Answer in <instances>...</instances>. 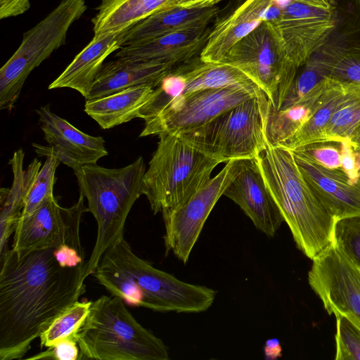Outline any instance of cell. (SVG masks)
Returning <instances> with one entry per match:
<instances>
[{"label":"cell","mask_w":360,"mask_h":360,"mask_svg":"<svg viewBox=\"0 0 360 360\" xmlns=\"http://www.w3.org/2000/svg\"><path fill=\"white\" fill-rule=\"evenodd\" d=\"M330 78L344 83H360V41L348 49Z\"/></svg>","instance_id":"cell-36"},{"label":"cell","mask_w":360,"mask_h":360,"mask_svg":"<svg viewBox=\"0 0 360 360\" xmlns=\"http://www.w3.org/2000/svg\"><path fill=\"white\" fill-rule=\"evenodd\" d=\"M333 244L360 269V215L336 220Z\"/></svg>","instance_id":"cell-33"},{"label":"cell","mask_w":360,"mask_h":360,"mask_svg":"<svg viewBox=\"0 0 360 360\" xmlns=\"http://www.w3.org/2000/svg\"><path fill=\"white\" fill-rule=\"evenodd\" d=\"M25 153L22 149L16 150L9 160L13 180L10 188L0 190V255L8 250V240L14 233L16 222L25 205L30 189L41 169V162L34 159L26 169L23 168Z\"/></svg>","instance_id":"cell-25"},{"label":"cell","mask_w":360,"mask_h":360,"mask_svg":"<svg viewBox=\"0 0 360 360\" xmlns=\"http://www.w3.org/2000/svg\"><path fill=\"white\" fill-rule=\"evenodd\" d=\"M350 85L351 83L340 82L330 78L326 98L321 105L290 140L280 146L294 150L310 143L320 141L324 129L343 101Z\"/></svg>","instance_id":"cell-29"},{"label":"cell","mask_w":360,"mask_h":360,"mask_svg":"<svg viewBox=\"0 0 360 360\" xmlns=\"http://www.w3.org/2000/svg\"><path fill=\"white\" fill-rule=\"evenodd\" d=\"M211 28L182 30L122 46L115 56L165 63L173 68L200 56Z\"/></svg>","instance_id":"cell-20"},{"label":"cell","mask_w":360,"mask_h":360,"mask_svg":"<svg viewBox=\"0 0 360 360\" xmlns=\"http://www.w3.org/2000/svg\"><path fill=\"white\" fill-rule=\"evenodd\" d=\"M158 136L142 188L155 214L187 200L211 179L220 164L177 135L164 133Z\"/></svg>","instance_id":"cell-6"},{"label":"cell","mask_w":360,"mask_h":360,"mask_svg":"<svg viewBox=\"0 0 360 360\" xmlns=\"http://www.w3.org/2000/svg\"><path fill=\"white\" fill-rule=\"evenodd\" d=\"M359 130L360 83H351L343 101L324 129L321 141H349Z\"/></svg>","instance_id":"cell-30"},{"label":"cell","mask_w":360,"mask_h":360,"mask_svg":"<svg viewBox=\"0 0 360 360\" xmlns=\"http://www.w3.org/2000/svg\"><path fill=\"white\" fill-rule=\"evenodd\" d=\"M330 78L318 84L298 102L276 110L269 102L266 117V136L272 145L290 140L324 101Z\"/></svg>","instance_id":"cell-28"},{"label":"cell","mask_w":360,"mask_h":360,"mask_svg":"<svg viewBox=\"0 0 360 360\" xmlns=\"http://www.w3.org/2000/svg\"><path fill=\"white\" fill-rule=\"evenodd\" d=\"M292 151L303 176L336 220L360 215V179L352 181L341 169L324 167Z\"/></svg>","instance_id":"cell-19"},{"label":"cell","mask_w":360,"mask_h":360,"mask_svg":"<svg viewBox=\"0 0 360 360\" xmlns=\"http://www.w3.org/2000/svg\"><path fill=\"white\" fill-rule=\"evenodd\" d=\"M350 22L339 8L334 27L298 69L279 109L298 102L318 84L330 77L348 49L356 42L354 27Z\"/></svg>","instance_id":"cell-16"},{"label":"cell","mask_w":360,"mask_h":360,"mask_svg":"<svg viewBox=\"0 0 360 360\" xmlns=\"http://www.w3.org/2000/svg\"><path fill=\"white\" fill-rule=\"evenodd\" d=\"M241 160H232L203 186L179 205L162 212L167 252L184 264L188 261L203 226L220 197L238 173Z\"/></svg>","instance_id":"cell-11"},{"label":"cell","mask_w":360,"mask_h":360,"mask_svg":"<svg viewBox=\"0 0 360 360\" xmlns=\"http://www.w3.org/2000/svg\"><path fill=\"white\" fill-rule=\"evenodd\" d=\"M255 159L297 248L312 260L333 243L335 218L303 176L291 150L268 140Z\"/></svg>","instance_id":"cell-2"},{"label":"cell","mask_w":360,"mask_h":360,"mask_svg":"<svg viewBox=\"0 0 360 360\" xmlns=\"http://www.w3.org/2000/svg\"><path fill=\"white\" fill-rule=\"evenodd\" d=\"M224 195L236 202L268 237H274L284 221L255 158L241 160L240 169Z\"/></svg>","instance_id":"cell-18"},{"label":"cell","mask_w":360,"mask_h":360,"mask_svg":"<svg viewBox=\"0 0 360 360\" xmlns=\"http://www.w3.org/2000/svg\"><path fill=\"white\" fill-rule=\"evenodd\" d=\"M264 355L266 359H276L281 356L282 349L279 340L271 338L266 341L264 345Z\"/></svg>","instance_id":"cell-41"},{"label":"cell","mask_w":360,"mask_h":360,"mask_svg":"<svg viewBox=\"0 0 360 360\" xmlns=\"http://www.w3.org/2000/svg\"><path fill=\"white\" fill-rule=\"evenodd\" d=\"M349 141L356 149L360 151V130Z\"/></svg>","instance_id":"cell-43"},{"label":"cell","mask_w":360,"mask_h":360,"mask_svg":"<svg viewBox=\"0 0 360 360\" xmlns=\"http://www.w3.org/2000/svg\"><path fill=\"white\" fill-rule=\"evenodd\" d=\"M92 275L111 295L155 311L191 313L201 297L200 285L155 268L132 251L124 236L104 252Z\"/></svg>","instance_id":"cell-3"},{"label":"cell","mask_w":360,"mask_h":360,"mask_svg":"<svg viewBox=\"0 0 360 360\" xmlns=\"http://www.w3.org/2000/svg\"><path fill=\"white\" fill-rule=\"evenodd\" d=\"M359 1H360V0H359Z\"/></svg>","instance_id":"cell-45"},{"label":"cell","mask_w":360,"mask_h":360,"mask_svg":"<svg viewBox=\"0 0 360 360\" xmlns=\"http://www.w3.org/2000/svg\"><path fill=\"white\" fill-rule=\"evenodd\" d=\"M218 12L219 8L214 6L195 8L176 6L156 13L128 30L123 46L182 30L206 27Z\"/></svg>","instance_id":"cell-24"},{"label":"cell","mask_w":360,"mask_h":360,"mask_svg":"<svg viewBox=\"0 0 360 360\" xmlns=\"http://www.w3.org/2000/svg\"><path fill=\"white\" fill-rule=\"evenodd\" d=\"M92 301H77L58 316L39 335L40 347H49L65 339H74L86 318Z\"/></svg>","instance_id":"cell-31"},{"label":"cell","mask_w":360,"mask_h":360,"mask_svg":"<svg viewBox=\"0 0 360 360\" xmlns=\"http://www.w3.org/2000/svg\"><path fill=\"white\" fill-rule=\"evenodd\" d=\"M79 349L76 340L68 338L58 342L28 359L77 360L79 359Z\"/></svg>","instance_id":"cell-37"},{"label":"cell","mask_w":360,"mask_h":360,"mask_svg":"<svg viewBox=\"0 0 360 360\" xmlns=\"http://www.w3.org/2000/svg\"><path fill=\"white\" fill-rule=\"evenodd\" d=\"M269 100L254 96L195 129L179 134L185 142L220 163L256 158L265 148Z\"/></svg>","instance_id":"cell-7"},{"label":"cell","mask_w":360,"mask_h":360,"mask_svg":"<svg viewBox=\"0 0 360 360\" xmlns=\"http://www.w3.org/2000/svg\"><path fill=\"white\" fill-rule=\"evenodd\" d=\"M56 248V247H55ZM55 248L1 257L0 359H20L32 342L86 292V262L63 267Z\"/></svg>","instance_id":"cell-1"},{"label":"cell","mask_w":360,"mask_h":360,"mask_svg":"<svg viewBox=\"0 0 360 360\" xmlns=\"http://www.w3.org/2000/svg\"><path fill=\"white\" fill-rule=\"evenodd\" d=\"M340 0H276L275 12L266 19L283 53L286 86L298 69L334 27Z\"/></svg>","instance_id":"cell-9"},{"label":"cell","mask_w":360,"mask_h":360,"mask_svg":"<svg viewBox=\"0 0 360 360\" xmlns=\"http://www.w3.org/2000/svg\"><path fill=\"white\" fill-rule=\"evenodd\" d=\"M340 169L352 181H357L360 179L358 150L348 140L342 141Z\"/></svg>","instance_id":"cell-38"},{"label":"cell","mask_w":360,"mask_h":360,"mask_svg":"<svg viewBox=\"0 0 360 360\" xmlns=\"http://www.w3.org/2000/svg\"><path fill=\"white\" fill-rule=\"evenodd\" d=\"M53 255L63 267H76L84 263L85 257L75 249L67 244H61L54 248Z\"/></svg>","instance_id":"cell-39"},{"label":"cell","mask_w":360,"mask_h":360,"mask_svg":"<svg viewBox=\"0 0 360 360\" xmlns=\"http://www.w3.org/2000/svg\"><path fill=\"white\" fill-rule=\"evenodd\" d=\"M30 7V0H0V19L20 15Z\"/></svg>","instance_id":"cell-40"},{"label":"cell","mask_w":360,"mask_h":360,"mask_svg":"<svg viewBox=\"0 0 360 360\" xmlns=\"http://www.w3.org/2000/svg\"><path fill=\"white\" fill-rule=\"evenodd\" d=\"M248 76L278 110L286 95L287 65L278 39L264 20L219 61Z\"/></svg>","instance_id":"cell-10"},{"label":"cell","mask_w":360,"mask_h":360,"mask_svg":"<svg viewBox=\"0 0 360 360\" xmlns=\"http://www.w3.org/2000/svg\"><path fill=\"white\" fill-rule=\"evenodd\" d=\"M222 0H176V6L184 8H206L215 6Z\"/></svg>","instance_id":"cell-42"},{"label":"cell","mask_w":360,"mask_h":360,"mask_svg":"<svg viewBox=\"0 0 360 360\" xmlns=\"http://www.w3.org/2000/svg\"><path fill=\"white\" fill-rule=\"evenodd\" d=\"M131 27L94 36L63 72L49 84V89L70 88L77 91L86 98L105 60L123 46L124 37Z\"/></svg>","instance_id":"cell-22"},{"label":"cell","mask_w":360,"mask_h":360,"mask_svg":"<svg viewBox=\"0 0 360 360\" xmlns=\"http://www.w3.org/2000/svg\"><path fill=\"white\" fill-rule=\"evenodd\" d=\"M172 68L162 63L117 58L103 65L85 99L99 98L138 85L155 87Z\"/></svg>","instance_id":"cell-23"},{"label":"cell","mask_w":360,"mask_h":360,"mask_svg":"<svg viewBox=\"0 0 360 360\" xmlns=\"http://www.w3.org/2000/svg\"><path fill=\"white\" fill-rule=\"evenodd\" d=\"M79 359L168 360L167 347L143 327L116 296L102 295L75 335Z\"/></svg>","instance_id":"cell-5"},{"label":"cell","mask_w":360,"mask_h":360,"mask_svg":"<svg viewBox=\"0 0 360 360\" xmlns=\"http://www.w3.org/2000/svg\"><path fill=\"white\" fill-rule=\"evenodd\" d=\"M44 165L37 173L26 198L20 216L27 215L46 200L53 197L56 171L60 163L55 157L47 156Z\"/></svg>","instance_id":"cell-32"},{"label":"cell","mask_w":360,"mask_h":360,"mask_svg":"<svg viewBox=\"0 0 360 360\" xmlns=\"http://www.w3.org/2000/svg\"><path fill=\"white\" fill-rule=\"evenodd\" d=\"M335 360H360V328L348 318L335 315Z\"/></svg>","instance_id":"cell-34"},{"label":"cell","mask_w":360,"mask_h":360,"mask_svg":"<svg viewBox=\"0 0 360 360\" xmlns=\"http://www.w3.org/2000/svg\"><path fill=\"white\" fill-rule=\"evenodd\" d=\"M155 86L142 84L127 88L96 99L86 100L84 112L103 129L140 117V110L148 102Z\"/></svg>","instance_id":"cell-26"},{"label":"cell","mask_w":360,"mask_h":360,"mask_svg":"<svg viewBox=\"0 0 360 360\" xmlns=\"http://www.w3.org/2000/svg\"><path fill=\"white\" fill-rule=\"evenodd\" d=\"M308 282L328 314L360 328V269L333 243L312 259Z\"/></svg>","instance_id":"cell-14"},{"label":"cell","mask_w":360,"mask_h":360,"mask_svg":"<svg viewBox=\"0 0 360 360\" xmlns=\"http://www.w3.org/2000/svg\"><path fill=\"white\" fill-rule=\"evenodd\" d=\"M264 95L237 86L193 92L174 100L156 116L145 121L140 136L185 133L203 126L250 98Z\"/></svg>","instance_id":"cell-13"},{"label":"cell","mask_w":360,"mask_h":360,"mask_svg":"<svg viewBox=\"0 0 360 360\" xmlns=\"http://www.w3.org/2000/svg\"><path fill=\"white\" fill-rule=\"evenodd\" d=\"M84 200L80 193L76 203L63 207L53 196L32 213L20 216L15 224L12 249L32 251L67 244L85 257L80 239L82 218L88 212Z\"/></svg>","instance_id":"cell-12"},{"label":"cell","mask_w":360,"mask_h":360,"mask_svg":"<svg viewBox=\"0 0 360 360\" xmlns=\"http://www.w3.org/2000/svg\"><path fill=\"white\" fill-rule=\"evenodd\" d=\"M358 157H359V164H360V151L359 150H358ZM359 172H360V169H359Z\"/></svg>","instance_id":"cell-44"},{"label":"cell","mask_w":360,"mask_h":360,"mask_svg":"<svg viewBox=\"0 0 360 360\" xmlns=\"http://www.w3.org/2000/svg\"><path fill=\"white\" fill-rule=\"evenodd\" d=\"M342 141H321L310 143L294 150L307 159L329 169L341 168Z\"/></svg>","instance_id":"cell-35"},{"label":"cell","mask_w":360,"mask_h":360,"mask_svg":"<svg viewBox=\"0 0 360 360\" xmlns=\"http://www.w3.org/2000/svg\"><path fill=\"white\" fill-rule=\"evenodd\" d=\"M276 0H245L218 20L211 28L200 58L205 62H219L227 52L264 20Z\"/></svg>","instance_id":"cell-21"},{"label":"cell","mask_w":360,"mask_h":360,"mask_svg":"<svg viewBox=\"0 0 360 360\" xmlns=\"http://www.w3.org/2000/svg\"><path fill=\"white\" fill-rule=\"evenodd\" d=\"M234 86L265 94L238 68L221 62H205L200 56L173 67L163 79L164 91L172 101L195 91Z\"/></svg>","instance_id":"cell-17"},{"label":"cell","mask_w":360,"mask_h":360,"mask_svg":"<svg viewBox=\"0 0 360 360\" xmlns=\"http://www.w3.org/2000/svg\"><path fill=\"white\" fill-rule=\"evenodd\" d=\"M86 10L84 0H60L23 34L19 47L0 70V110L13 109L30 72L65 44L70 27Z\"/></svg>","instance_id":"cell-8"},{"label":"cell","mask_w":360,"mask_h":360,"mask_svg":"<svg viewBox=\"0 0 360 360\" xmlns=\"http://www.w3.org/2000/svg\"><path fill=\"white\" fill-rule=\"evenodd\" d=\"M176 6V0H102L91 19L94 36L131 27L160 11Z\"/></svg>","instance_id":"cell-27"},{"label":"cell","mask_w":360,"mask_h":360,"mask_svg":"<svg viewBox=\"0 0 360 360\" xmlns=\"http://www.w3.org/2000/svg\"><path fill=\"white\" fill-rule=\"evenodd\" d=\"M80 193L87 200L88 212L97 223V237L89 259L86 262L84 278L92 275L104 252L124 236L129 212L143 195L146 165L142 157L119 169H108L96 164L73 170Z\"/></svg>","instance_id":"cell-4"},{"label":"cell","mask_w":360,"mask_h":360,"mask_svg":"<svg viewBox=\"0 0 360 360\" xmlns=\"http://www.w3.org/2000/svg\"><path fill=\"white\" fill-rule=\"evenodd\" d=\"M47 146L32 143L39 156H53L73 170L96 164L108 153L102 136L89 135L53 113L49 104L36 110Z\"/></svg>","instance_id":"cell-15"}]
</instances>
